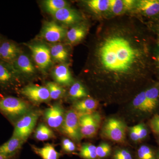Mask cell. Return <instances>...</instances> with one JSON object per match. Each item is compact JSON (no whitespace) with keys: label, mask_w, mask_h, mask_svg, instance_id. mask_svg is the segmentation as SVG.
<instances>
[{"label":"cell","mask_w":159,"mask_h":159,"mask_svg":"<svg viewBox=\"0 0 159 159\" xmlns=\"http://www.w3.org/2000/svg\"><path fill=\"white\" fill-rule=\"evenodd\" d=\"M129 136L131 140L133 142H139V133H138V125H134L133 126L129 127Z\"/></svg>","instance_id":"cell-38"},{"label":"cell","mask_w":159,"mask_h":159,"mask_svg":"<svg viewBox=\"0 0 159 159\" xmlns=\"http://www.w3.org/2000/svg\"><path fill=\"white\" fill-rule=\"evenodd\" d=\"M51 57L56 61L63 62L68 58V52L63 45L61 44L54 45L51 49Z\"/></svg>","instance_id":"cell-25"},{"label":"cell","mask_w":159,"mask_h":159,"mask_svg":"<svg viewBox=\"0 0 159 159\" xmlns=\"http://www.w3.org/2000/svg\"><path fill=\"white\" fill-rule=\"evenodd\" d=\"M53 76L55 81L61 85H70L73 83V78L68 67L63 64L55 67Z\"/></svg>","instance_id":"cell-19"},{"label":"cell","mask_w":159,"mask_h":159,"mask_svg":"<svg viewBox=\"0 0 159 159\" xmlns=\"http://www.w3.org/2000/svg\"><path fill=\"white\" fill-rule=\"evenodd\" d=\"M18 73L11 64L0 60V88L7 89L15 85Z\"/></svg>","instance_id":"cell-11"},{"label":"cell","mask_w":159,"mask_h":159,"mask_svg":"<svg viewBox=\"0 0 159 159\" xmlns=\"http://www.w3.org/2000/svg\"><path fill=\"white\" fill-rule=\"evenodd\" d=\"M9 157L0 154V159H8Z\"/></svg>","instance_id":"cell-39"},{"label":"cell","mask_w":159,"mask_h":159,"mask_svg":"<svg viewBox=\"0 0 159 159\" xmlns=\"http://www.w3.org/2000/svg\"><path fill=\"white\" fill-rule=\"evenodd\" d=\"M54 137V132L51 129L42 123L39 125L34 133V137L39 141H47Z\"/></svg>","instance_id":"cell-26"},{"label":"cell","mask_w":159,"mask_h":159,"mask_svg":"<svg viewBox=\"0 0 159 159\" xmlns=\"http://www.w3.org/2000/svg\"><path fill=\"white\" fill-rule=\"evenodd\" d=\"M20 54L16 44L9 40H2L0 43V60L12 64Z\"/></svg>","instance_id":"cell-16"},{"label":"cell","mask_w":159,"mask_h":159,"mask_svg":"<svg viewBox=\"0 0 159 159\" xmlns=\"http://www.w3.org/2000/svg\"><path fill=\"white\" fill-rule=\"evenodd\" d=\"M65 114L61 106L54 104L46 110L44 112L45 119L49 127L58 128L62 126Z\"/></svg>","instance_id":"cell-12"},{"label":"cell","mask_w":159,"mask_h":159,"mask_svg":"<svg viewBox=\"0 0 159 159\" xmlns=\"http://www.w3.org/2000/svg\"><path fill=\"white\" fill-rule=\"evenodd\" d=\"M111 145L106 142H102L97 147V159H103L111 154Z\"/></svg>","instance_id":"cell-32"},{"label":"cell","mask_w":159,"mask_h":159,"mask_svg":"<svg viewBox=\"0 0 159 159\" xmlns=\"http://www.w3.org/2000/svg\"><path fill=\"white\" fill-rule=\"evenodd\" d=\"M136 0H110L111 17L129 14Z\"/></svg>","instance_id":"cell-17"},{"label":"cell","mask_w":159,"mask_h":159,"mask_svg":"<svg viewBox=\"0 0 159 159\" xmlns=\"http://www.w3.org/2000/svg\"><path fill=\"white\" fill-rule=\"evenodd\" d=\"M157 159H159V150L156 153Z\"/></svg>","instance_id":"cell-40"},{"label":"cell","mask_w":159,"mask_h":159,"mask_svg":"<svg viewBox=\"0 0 159 159\" xmlns=\"http://www.w3.org/2000/svg\"><path fill=\"white\" fill-rule=\"evenodd\" d=\"M39 114L36 112H29L21 117L15 126L13 136L26 141L31 134L36 125Z\"/></svg>","instance_id":"cell-6"},{"label":"cell","mask_w":159,"mask_h":159,"mask_svg":"<svg viewBox=\"0 0 159 159\" xmlns=\"http://www.w3.org/2000/svg\"><path fill=\"white\" fill-rule=\"evenodd\" d=\"M101 119L100 114L97 111L79 115L80 128L82 138H92L95 136L100 126Z\"/></svg>","instance_id":"cell-5"},{"label":"cell","mask_w":159,"mask_h":159,"mask_svg":"<svg viewBox=\"0 0 159 159\" xmlns=\"http://www.w3.org/2000/svg\"><path fill=\"white\" fill-rule=\"evenodd\" d=\"M2 37H1V36H0V43H1V42H2Z\"/></svg>","instance_id":"cell-41"},{"label":"cell","mask_w":159,"mask_h":159,"mask_svg":"<svg viewBox=\"0 0 159 159\" xmlns=\"http://www.w3.org/2000/svg\"><path fill=\"white\" fill-rule=\"evenodd\" d=\"M12 65L18 74L20 72L31 75L35 72V68L31 60L25 54H20Z\"/></svg>","instance_id":"cell-21"},{"label":"cell","mask_w":159,"mask_h":159,"mask_svg":"<svg viewBox=\"0 0 159 159\" xmlns=\"http://www.w3.org/2000/svg\"><path fill=\"white\" fill-rule=\"evenodd\" d=\"M80 155L84 159H97V147L89 143L84 144L80 148Z\"/></svg>","instance_id":"cell-29"},{"label":"cell","mask_w":159,"mask_h":159,"mask_svg":"<svg viewBox=\"0 0 159 159\" xmlns=\"http://www.w3.org/2000/svg\"><path fill=\"white\" fill-rule=\"evenodd\" d=\"M46 11L53 15L60 9L68 7V3L64 0H47L44 2Z\"/></svg>","instance_id":"cell-27"},{"label":"cell","mask_w":159,"mask_h":159,"mask_svg":"<svg viewBox=\"0 0 159 159\" xmlns=\"http://www.w3.org/2000/svg\"><path fill=\"white\" fill-rule=\"evenodd\" d=\"M66 32L64 27L54 22H47L43 26L41 36L49 42L57 43L65 37Z\"/></svg>","instance_id":"cell-10"},{"label":"cell","mask_w":159,"mask_h":159,"mask_svg":"<svg viewBox=\"0 0 159 159\" xmlns=\"http://www.w3.org/2000/svg\"><path fill=\"white\" fill-rule=\"evenodd\" d=\"M33 150L43 159H59L60 154L53 145L47 144L42 148L33 147Z\"/></svg>","instance_id":"cell-23"},{"label":"cell","mask_w":159,"mask_h":159,"mask_svg":"<svg viewBox=\"0 0 159 159\" xmlns=\"http://www.w3.org/2000/svg\"><path fill=\"white\" fill-rule=\"evenodd\" d=\"M138 125L139 141H141L146 139L148 136V129L144 123H139Z\"/></svg>","instance_id":"cell-37"},{"label":"cell","mask_w":159,"mask_h":159,"mask_svg":"<svg viewBox=\"0 0 159 159\" xmlns=\"http://www.w3.org/2000/svg\"><path fill=\"white\" fill-rule=\"evenodd\" d=\"M21 93L35 102H45L51 99L50 93L47 87L31 84L23 88L21 90Z\"/></svg>","instance_id":"cell-13"},{"label":"cell","mask_w":159,"mask_h":159,"mask_svg":"<svg viewBox=\"0 0 159 159\" xmlns=\"http://www.w3.org/2000/svg\"><path fill=\"white\" fill-rule=\"evenodd\" d=\"M149 125L154 133L159 135V115H155L149 122Z\"/></svg>","instance_id":"cell-36"},{"label":"cell","mask_w":159,"mask_h":159,"mask_svg":"<svg viewBox=\"0 0 159 159\" xmlns=\"http://www.w3.org/2000/svg\"><path fill=\"white\" fill-rule=\"evenodd\" d=\"M138 159H157L156 153L147 145H141L137 151Z\"/></svg>","instance_id":"cell-31"},{"label":"cell","mask_w":159,"mask_h":159,"mask_svg":"<svg viewBox=\"0 0 159 159\" xmlns=\"http://www.w3.org/2000/svg\"><path fill=\"white\" fill-rule=\"evenodd\" d=\"M47 87L49 91L50 98L51 99H59L65 93V90L56 83L48 82L47 83Z\"/></svg>","instance_id":"cell-30"},{"label":"cell","mask_w":159,"mask_h":159,"mask_svg":"<svg viewBox=\"0 0 159 159\" xmlns=\"http://www.w3.org/2000/svg\"><path fill=\"white\" fill-rule=\"evenodd\" d=\"M52 15L57 20L66 25H75L82 20L79 12L69 7L60 9Z\"/></svg>","instance_id":"cell-15"},{"label":"cell","mask_w":159,"mask_h":159,"mask_svg":"<svg viewBox=\"0 0 159 159\" xmlns=\"http://www.w3.org/2000/svg\"><path fill=\"white\" fill-rule=\"evenodd\" d=\"M126 125L122 119L110 117L106 120L102 129V136L113 142L123 143L126 138Z\"/></svg>","instance_id":"cell-2"},{"label":"cell","mask_w":159,"mask_h":159,"mask_svg":"<svg viewBox=\"0 0 159 159\" xmlns=\"http://www.w3.org/2000/svg\"><path fill=\"white\" fill-rule=\"evenodd\" d=\"M113 159H133L130 152L125 148H118L114 152Z\"/></svg>","instance_id":"cell-33"},{"label":"cell","mask_w":159,"mask_h":159,"mask_svg":"<svg viewBox=\"0 0 159 159\" xmlns=\"http://www.w3.org/2000/svg\"></svg>","instance_id":"cell-42"},{"label":"cell","mask_w":159,"mask_h":159,"mask_svg":"<svg viewBox=\"0 0 159 159\" xmlns=\"http://www.w3.org/2000/svg\"><path fill=\"white\" fill-rule=\"evenodd\" d=\"M62 149L67 152H72L75 151L76 145L71 140L68 139H64L61 142Z\"/></svg>","instance_id":"cell-35"},{"label":"cell","mask_w":159,"mask_h":159,"mask_svg":"<svg viewBox=\"0 0 159 159\" xmlns=\"http://www.w3.org/2000/svg\"><path fill=\"white\" fill-rule=\"evenodd\" d=\"M99 102L93 97H86L74 102V110L79 115L92 113L96 111L99 106Z\"/></svg>","instance_id":"cell-18"},{"label":"cell","mask_w":159,"mask_h":159,"mask_svg":"<svg viewBox=\"0 0 159 159\" xmlns=\"http://www.w3.org/2000/svg\"><path fill=\"white\" fill-rule=\"evenodd\" d=\"M79 114L74 110L68 111L65 114L63 123V132L73 141L79 142L82 137L80 128Z\"/></svg>","instance_id":"cell-8"},{"label":"cell","mask_w":159,"mask_h":159,"mask_svg":"<svg viewBox=\"0 0 159 159\" xmlns=\"http://www.w3.org/2000/svg\"><path fill=\"white\" fill-rule=\"evenodd\" d=\"M88 30V26L84 23L81 22L75 25L66 32L68 41L70 44L80 42L85 37Z\"/></svg>","instance_id":"cell-20"},{"label":"cell","mask_w":159,"mask_h":159,"mask_svg":"<svg viewBox=\"0 0 159 159\" xmlns=\"http://www.w3.org/2000/svg\"><path fill=\"white\" fill-rule=\"evenodd\" d=\"M128 14L145 23L151 21L159 16V0H136L133 9Z\"/></svg>","instance_id":"cell-4"},{"label":"cell","mask_w":159,"mask_h":159,"mask_svg":"<svg viewBox=\"0 0 159 159\" xmlns=\"http://www.w3.org/2000/svg\"><path fill=\"white\" fill-rule=\"evenodd\" d=\"M152 33L144 22L130 14L100 22L85 71L94 98L106 104H126L153 81L156 38Z\"/></svg>","instance_id":"cell-1"},{"label":"cell","mask_w":159,"mask_h":159,"mask_svg":"<svg viewBox=\"0 0 159 159\" xmlns=\"http://www.w3.org/2000/svg\"><path fill=\"white\" fill-rule=\"evenodd\" d=\"M69 94L71 99L74 100H80L86 98L88 96L85 88L79 81H76L72 84L69 90Z\"/></svg>","instance_id":"cell-24"},{"label":"cell","mask_w":159,"mask_h":159,"mask_svg":"<svg viewBox=\"0 0 159 159\" xmlns=\"http://www.w3.org/2000/svg\"><path fill=\"white\" fill-rule=\"evenodd\" d=\"M29 110V105L22 99L10 96L0 98V111L9 118H21Z\"/></svg>","instance_id":"cell-3"},{"label":"cell","mask_w":159,"mask_h":159,"mask_svg":"<svg viewBox=\"0 0 159 159\" xmlns=\"http://www.w3.org/2000/svg\"><path fill=\"white\" fill-rule=\"evenodd\" d=\"M152 56L154 75L159 81V39H156L152 47Z\"/></svg>","instance_id":"cell-28"},{"label":"cell","mask_w":159,"mask_h":159,"mask_svg":"<svg viewBox=\"0 0 159 159\" xmlns=\"http://www.w3.org/2000/svg\"><path fill=\"white\" fill-rule=\"evenodd\" d=\"M146 100L143 118L152 115L159 108V81L153 80L145 88Z\"/></svg>","instance_id":"cell-7"},{"label":"cell","mask_w":159,"mask_h":159,"mask_svg":"<svg viewBox=\"0 0 159 159\" xmlns=\"http://www.w3.org/2000/svg\"><path fill=\"white\" fill-rule=\"evenodd\" d=\"M84 3L91 12L102 20L111 17L110 0H89Z\"/></svg>","instance_id":"cell-14"},{"label":"cell","mask_w":159,"mask_h":159,"mask_svg":"<svg viewBox=\"0 0 159 159\" xmlns=\"http://www.w3.org/2000/svg\"><path fill=\"white\" fill-rule=\"evenodd\" d=\"M32 53L34 62L42 70L49 67L51 63V56L50 49L42 44L29 46Z\"/></svg>","instance_id":"cell-9"},{"label":"cell","mask_w":159,"mask_h":159,"mask_svg":"<svg viewBox=\"0 0 159 159\" xmlns=\"http://www.w3.org/2000/svg\"><path fill=\"white\" fill-rule=\"evenodd\" d=\"M145 23L148 29L156 35V38L159 39V16L151 21Z\"/></svg>","instance_id":"cell-34"},{"label":"cell","mask_w":159,"mask_h":159,"mask_svg":"<svg viewBox=\"0 0 159 159\" xmlns=\"http://www.w3.org/2000/svg\"><path fill=\"white\" fill-rule=\"evenodd\" d=\"M23 141L17 137H12L0 146V154L9 157L17 152L21 147Z\"/></svg>","instance_id":"cell-22"}]
</instances>
